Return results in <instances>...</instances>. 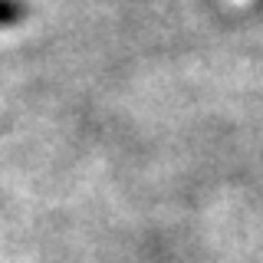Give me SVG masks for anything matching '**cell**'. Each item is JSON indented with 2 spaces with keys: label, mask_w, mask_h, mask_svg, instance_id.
<instances>
[{
  "label": "cell",
  "mask_w": 263,
  "mask_h": 263,
  "mask_svg": "<svg viewBox=\"0 0 263 263\" xmlns=\"http://www.w3.org/2000/svg\"><path fill=\"white\" fill-rule=\"evenodd\" d=\"M23 16H27V4L23 0H0V30L20 23Z\"/></svg>",
  "instance_id": "cell-1"
}]
</instances>
